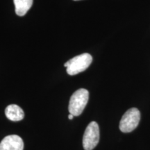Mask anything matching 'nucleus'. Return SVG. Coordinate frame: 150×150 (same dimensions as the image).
Here are the masks:
<instances>
[{"label":"nucleus","instance_id":"20e7f679","mask_svg":"<svg viewBox=\"0 0 150 150\" xmlns=\"http://www.w3.org/2000/svg\"><path fill=\"white\" fill-rule=\"evenodd\" d=\"M99 141V128L96 122H91L86 127L83 136V147L85 150H93Z\"/></svg>","mask_w":150,"mask_h":150},{"label":"nucleus","instance_id":"f03ea898","mask_svg":"<svg viewBox=\"0 0 150 150\" xmlns=\"http://www.w3.org/2000/svg\"><path fill=\"white\" fill-rule=\"evenodd\" d=\"M93 61V57L91 54L84 53L75 56L67 61L64 66L67 67V73L73 76L83 72L90 66Z\"/></svg>","mask_w":150,"mask_h":150},{"label":"nucleus","instance_id":"0eeeda50","mask_svg":"<svg viewBox=\"0 0 150 150\" xmlns=\"http://www.w3.org/2000/svg\"><path fill=\"white\" fill-rule=\"evenodd\" d=\"M16 13L19 16H24L32 6L33 0H13Z\"/></svg>","mask_w":150,"mask_h":150},{"label":"nucleus","instance_id":"7ed1b4c3","mask_svg":"<svg viewBox=\"0 0 150 150\" xmlns=\"http://www.w3.org/2000/svg\"><path fill=\"white\" fill-rule=\"evenodd\" d=\"M140 120V112L136 108H131L124 114L120 122V129L123 133H129L138 127Z\"/></svg>","mask_w":150,"mask_h":150},{"label":"nucleus","instance_id":"423d86ee","mask_svg":"<svg viewBox=\"0 0 150 150\" xmlns=\"http://www.w3.org/2000/svg\"><path fill=\"white\" fill-rule=\"evenodd\" d=\"M5 115L8 120L13 122H18L23 120L24 112L20 106L16 104H11L5 109Z\"/></svg>","mask_w":150,"mask_h":150},{"label":"nucleus","instance_id":"6e6552de","mask_svg":"<svg viewBox=\"0 0 150 150\" xmlns=\"http://www.w3.org/2000/svg\"><path fill=\"white\" fill-rule=\"evenodd\" d=\"M73 117H74V115L70 113V115H68V118H69V119H70V120H72Z\"/></svg>","mask_w":150,"mask_h":150},{"label":"nucleus","instance_id":"39448f33","mask_svg":"<svg viewBox=\"0 0 150 150\" xmlns=\"http://www.w3.org/2000/svg\"><path fill=\"white\" fill-rule=\"evenodd\" d=\"M24 142L20 136L10 135L0 142V150H23Z\"/></svg>","mask_w":150,"mask_h":150},{"label":"nucleus","instance_id":"f257e3e1","mask_svg":"<svg viewBox=\"0 0 150 150\" xmlns=\"http://www.w3.org/2000/svg\"><path fill=\"white\" fill-rule=\"evenodd\" d=\"M89 99V92L86 89L81 88L75 91L70 97L68 110L70 114L79 116L82 113L87 105Z\"/></svg>","mask_w":150,"mask_h":150},{"label":"nucleus","instance_id":"1a4fd4ad","mask_svg":"<svg viewBox=\"0 0 150 150\" xmlns=\"http://www.w3.org/2000/svg\"><path fill=\"white\" fill-rule=\"evenodd\" d=\"M74 1H79V0H74Z\"/></svg>","mask_w":150,"mask_h":150}]
</instances>
